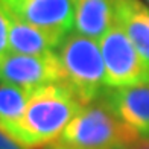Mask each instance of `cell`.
Masks as SVG:
<instances>
[{"label": "cell", "instance_id": "14", "mask_svg": "<svg viewBox=\"0 0 149 149\" xmlns=\"http://www.w3.org/2000/svg\"><path fill=\"white\" fill-rule=\"evenodd\" d=\"M131 149H149V139H143V140H139Z\"/></svg>", "mask_w": 149, "mask_h": 149}, {"label": "cell", "instance_id": "4", "mask_svg": "<svg viewBox=\"0 0 149 149\" xmlns=\"http://www.w3.org/2000/svg\"><path fill=\"white\" fill-rule=\"evenodd\" d=\"M108 88H123L149 81V67L120 26L114 23L99 40Z\"/></svg>", "mask_w": 149, "mask_h": 149}, {"label": "cell", "instance_id": "1", "mask_svg": "<svg viewBox=\"0 0 149 149\" xmlns=\"http://www.w3.org/2000/svg\"><path fill=\"white\" fill-rule=\"evenodd\" d=\"M84 105L64 84H46L31 91L22 120L8 135L28 149L47 148Z\"/></svg>", "mask_w": 149, "mask_h": 149}, {"label": "cell", "instance_id": "15", "mask_svg": "<svg viewBox=\"0 0 149 149\" xmlns=\"http://www.w3.org/2000/svg\"><path fill=\"white\" fill-rule=\"evenodd\" d=\"M15 0H0V8H3V9H9L12 5H14Z\"/></svg>", "mask_w": 149, "mask_h": 149}, {"label": "cell", "instance_id": "3", "mask_svg": "<svg viewBox=\"0 0 149 149\" xmlns=\"http://www.w3.org/2000/svg\"><path fill=\"white\" fill-rule=\"evenodd\" d=\"M63 84L82 105L99 100L108 90L97 40L72 32L56 49Z\"/></svg>", "mask_w": 149, "mask_h": 149}, {"label": "cell", "instance_id": "7", "mask_svg": "<svg viewBox=\"0 0 149 149\" xmlns=\"http://www.w3.org/2000/svg\"><path fill=\"white\" fill-rule=\"evenodd\" d=\"M100 99L140 139H149V81L123 88H108Z\"/></svg>", "mask_w": 149, "mask_h": 149}, {"label": "cell", "instance_id": "12", "mask_svg": "<svg viewBox=\"0 0 149 149\" xmlns=\"http://www.w3.org/2000/svg\"><path fill=\"white\" fill-rule=\"evenodd\" d=\"M9 53V18L8 12L0 8V59Z\"/></svg>", "mask_w": 149, "mask_h": 149}, {"label": "cell", "instance_id": "9", "mask_svg": "<svg viewBox=\"0 0 149 149\" xmlns=\"http://www.w3.org/2000/svg\"><path fill=\"white\" fill-rule=\"evenodd\" d=\"M8 12V11H6ZM9 18V52L20 55H50L61 43L49 33L23 22L8 12Z\"/></svg>", "mask_w": 149, "mask_h": 149}, {"label": "cell", "instance_id": "11", "mask_svg": "<svg viewBox=\"0 0 149 149\" xmlns=\"http://www.w3.org/2000/svg\"><path fill=\"white\" fill-rule=\"evenodd\" d=\"M32 90L0 84V130L9 134L22 120Z\"/></svg>", "mask_w": 149, "mask_h": 149}, {"label": "cell", "instance_id": "17", "mask_svg": "<svg viewBox=\"0 0 149 149\" xmlns=\"http://www.w3.org/2000/svg\"><path fill=\"white\" fill-rule=\"evenodd\" d=\"M146 2H148V5H149V0H146Z\"/></svg>", "mask_w": 149, "mask_h": 149}, {"label": "cell", "instance_id": "2", "mask_svg": "<svg viewBox=\"0 0 149 149\" xmlns=\"http://www.w3.org/2000/svg\"><path fill=\"white\" fill-rule=\"evenodd\" d=\"M139 140L137 132L99 99L81 108L53 145L64 149H131Z\"/></svg>", "mask_w": 149, "mask_h": 149}, {"label": "cell", "instance_id": "5", "mask_svg": "<svg viewBox=\"0 0 149 149\" xmlns=\"http://www.w3.org/2000/svg\"><path fill=\"white\" fill-rule=\"evenodd\" d=\"M55 82L63 84L56 52L50 55H20L9 52L0 59V84L35 90Z\"/></svg>", "mask_w": 149, "mask_h": 149}, {"label": "cell", "instance_id": "8", "mask_svg": "<svg viewBox=\"0 0 149 149\" xmlns=\"http://www.w3.org/2000/svg\"><path fill=\"white\" fill-rule=\"evenodd\" d=\"M114 23L126 33L130 41L149 67V8L140 0H111Z\"/></svg>", "mask_w": 149, "mask_h": 149}, {"label": "cell", "instance_id": "6", "mask_svg": "<svg viewBox=\"0 0 149 149\" xmlns=\"http://www.w3.org/2000/svg\"><path fill=\"white\" fill-rule=\"evenodd\" d=\"M5 11L49 33L58 43L74 31V0H15Z\"/></svg>", "mask_w": 149, "mask_h": 149}, {"label": "cell", "instance_id": "16", "mask_svg": "<svg viewBox=\"0 0 149 149\" xmlns=\"http://www.w3.org/2000/svg\"><path fill=\"white\" fill-rule=\"evenodd\" d=\"M46 149H64V148H59V146H55V145H50V146H47Z\"/></svg>", "mask_w": 149, "mask_h": 149}, {"label": "cell", "instance_id": "13", "mask_svg": "<svg viewBox=\"0 0 149 149\" xmlns=\"http://www.w3.org/2000/svg\"><path fill=\"white\" fill-rule=\"evenodd\" d=\"M0 149H28V148L17 143L14 139H11L8 134H5L0 130Z\"/></svg>", "mask_w": 149, "mask_h": 149}, {"label": "cell", "instance_id": "10", "mask_svg": "<svg viewBox=\"0 0 149 149\" xmlns=\"http://www.w3.org/2000/svg\"><path fill=\"white\" fill-rule=\"evenodd\" d=\"M114 24L111 0H74V31L84 37L100 40Z\"/></svg>", "mask_w": 149, "mask_h": 149}]
</instances>
